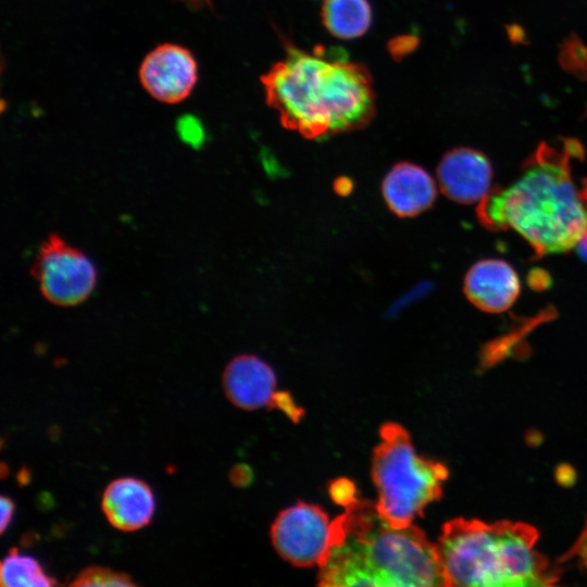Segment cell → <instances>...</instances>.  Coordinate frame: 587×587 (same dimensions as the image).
<instances>
[{
	"label": "cell",
	"instance_id": "cell-1",
	"mask_svg": "<svg viewBox=\"0 0 587 587\" xmlns=\"http://www.w3.org/2000/svg\"><path fill=\"white\" fill-rule=\"evenodd\" d=\"M580 153L574 140L561 150L540 143L512 185L490 189L478 202L479 222L490 230H515L538 257L575 249L587 222L582 188L575 186L570 164Z\"/></svg>",
	"mask_w": 587,
	"mask_h": 587
},
{
	"label": "cell",
	"instance_id": "cell-2",
	"mask_svg": "<svg viewBox=\"0 0 587 587\" xmlns=\"http://www.w3.org/2000/svg\"><path fill=\"white\" fill-rule=\"evenodd\" d=\"M320 586H447L436 545L413 524L390 526L376 503L355 499L333 520Z\"/></svg>",
	"mask_w": 587,
	"mask_h": 587
},
{
	"label": "cell",
	"instance_id": "cell-3",
	"mask_svg": "<svg viewBox=\"0 0 587 587\" xmlns=\"http://www.w3.org/2000/svg\"><path fill=\"white\" fill-rule=\"evenodd\" d=\"M261 79L283 124L309 138L363 126L374 112L367 71L334 49L287 46L284 59Z\"/></svg>",
	"mask_w": 587,
	"mask_h": 587
},
{
	"label": "cell",
	"instance_id": "cell-4",
	"mask_svg": "<svg viewBox=\"0 0 587 587\" xmlns=\"http://www.w3.org/2000/svg\"><path fill=\"white\" fill-rule=\"evenodd\" d=\"M537 540L528 524L459 517L445 523L436 547L447 586H546L557 577Z\"/></svg>",
	"mask_w": 587,
	"mask_h": 587
},
{
	"label": "cell",
	"instance_id": "cell-5",
	"mask_svg": "<svg viewBox=\"0 0 587 587\" xmlns=\"http://www.w3.org/2000/svg\"><path fill=\"white\" fill-rule=\"evenodd\" d=\"M379 437L372 461L376 509L390 526L405 528L441 497L448 471L444 464L419 455L409 433L398 423H384Z\"/></svg>",
	"mask_w": 587,
	"mask_h": 587
},
{
	"label": "cell",
	"instance_id": "cell-6",
	"mask_svg": "<svg viewBox=\"0 0 587 587\" xmlns=\"http://www.w3.org/2000/svg\"><path fill=\"white\" fill-rule=\"evenodd\" d=\"M33 275L42 296L62 307L85 301L97 284V270L89 257L54 234L41 245Z\"/></svg>",
	"mask_w": 587,
	"mask_h": 587
},
{
	"label": "cell",
	"instance_id": "cell-7",
	"mask_svg": "<svg viewBox=\"0 0 587 587\" xmlns=\"http://www.w3.org/2000/svg\"><path fill=\"white\" fill-rule=\"evenodd\" d=\"M333 521L315 504L298 502L283 510L271 527L276 552L295 566L320 565L329 549Z\"/></svg>",
	"mask_w": 587,
	"mask_h": 587
},
{
	"label": "cell",
	"instance_id": "cell-8",
	"mask_svg": "<svg viewBox=\"0 0 587 587\" xmlns=\"http://www.w3.org/2000/svg\"><path fill=\"white\" fill-rule=\"evenodd\" d=\"M223 388L228 400L243 410L276 408L292 421L302 415L291 396L276 390V376L273 369L252 354H240L225 367L222 377Z\"/></svg>",
	"mask_w": 587,
	"mask_h": 587
},
{
	"label": "cell",
	"instance_id": "cell-9",
	"mask_svg": "<svg viewBox=\"0 0 587 587\" xmlns=\"http://www.w3.org/2000/svg\"><path fill=\"white\" fill-rule=\"evenodd\" d=\"M138 76L153 99L176 104L192 92L198 82V63L187 48L165 42L148 52L141 61Z\"/></svg>",
	"mask_w": 587,
	"mask_h": 587
},
{
	"label": "cell",
	"instance_id": "cell-10",
	"mask_svg": "<svg viewBox=\"0 0 587 587\" xmlns=\"http://www.w3.org/2000/svg\"><path fill=\"white\" fill-rule=\"evenodd\" d=\"M492 167L482 152L457 148L447 152L437 167L440 190L458 203L479 202L489 191Z\"/></svg>",
	"mask_w": 587,
	"mask_h": 587
},
{
	"label": "cell",
	"instance_id": "cell-11",
	"mask_svg": "<svg viewBox=\"0 0 587 587\" xmlns=\"http://www.w3.org/2000/svg\"><path fill=\"white\" fill-rule=\"evenodd\" d=\"M520 279L514 268L503 260L476 262L466 273L463 290L478 309L489 313L507 311L520 294Z\"/></svg>",
	"mask_w": 587,
	"mask_h": 587
},
{
	"label": "cell",
	"instance_id": "cell-12",
	"mask_svg": "<svg viewBox=\"0 0 587 587\" xmlns=\"http://www.w3.org/2000/svg\"><path fill=\"white\" fill-rule=\"evenodd\" d=\"M382 192L392 213L400 217H412L433 205L437 187L433 177L422 166L401 162L385 175Z\"/></svg>",
	"mask_w": 587,
	"mask_h": 587
},
{
	"label": "cell",
	"instance_id": "cell-13",
	"mask_svg": "<svg viewBox=\"0 0 587 587\" xmlns=\"http://www.w3.org/2000/svg\"><path fill=\"white\" fill-rule=\"evenodd\" d=\"M101 508L113 527L133 532L150 523L155 502L147 483L134 477H122L107 486Z\"/></svg>",
	"mask_w": 587,
	"mask_h": 587
},
{
	"label": "cell",
	"instance_id": "cell-14",
	"mask_svg": "<svg viewBox=\"0 0 587 587\" xmlns=\"http://www.w3.org/2000/svg\"><path fill=\"white\" fill-rule=\"evenodd\" d=\"M322 16L334 36L352 39L367 30L371 8L366 0H325Z\"/></svg>",
	"mask_w": 587,
	"mask_h": 587
},
{
	"label": "cell",
	"instance_id": "cell-15",
	"mask_svg": "<svg viewBox=\"0 0 587 587\" xmlns=\"http://www.w3.org/2000/svg\"><path fill=\"white\" fill-rule=\"evenodd\" d=\"M0 578L2 586L10 587H48L58 582L48 575L40 563L33 557L21 554L13 548L1 561Z\"/></svg>",
	"mask_w": 587,
	"mask_h": 587
},
{
	"label": "cell",
	"instance_id": "cell-16",
	"mask_svg": "<svg viewBox=\"0 0 587 587\" xmlns=\"http://www.w3.org/2000/svg\"><path fill=\"white\" fill-rule=\"evenodd\" d=\"M68 585L79 587L137 586L128 574L99 565L84 569Z\"/></svg>",
	"mask_w": 587,
	"mask_h": 587
},
{
	"label": "cell",
	"instance_id": "cell-17",
	"mask_svg": "<svg viewBox=\"0 0 587 587\" xmlns=\"http://www.w3.org/2000/svg\"><path fill=\"white\" fill-rule=\"evenodd\" d=\"M176 130L185 143L199 148L205 139V132L201 121L195 115H183L177 121Z\"/></svg>",
	"mask_w": 587,
	"mask_h": 587
},
{
	"label": "cell",
	"instance_id": "cell-18",
	"mask_svg": "<svg viewBox=\"0 0 587 587\" xmlns=\"http://www.w3.org/2000/svg\"><path fill=\"white\" fill-rule=\"evenodd\" d=\"M563 58L566 67L587 75V48L580 41L569 40L563 50Z\"/></svg>",
	"mask_w": 587,
	"mask_h": 587
},
{
	"label": "cell",
	"instance_id": "cell-19",
	"mask_svg": "<svg viewBox=\"0 0 587 587\" xmlns=\"http://www.w3.org/2000/svg\"><path fill=\"white\" fill-rule=\"evenodd\" d=\"M329 494L335 502L345 507L357 499V491L353 483L345 478L333 482L330 484Z\"/></svg>",
	"mask_w": 587,
	"mask_h": 587
},
{
	"label": "cell",
	"instance_id": "cell-20",
	"mask_svg": "<svg viewBox=\"0 0 587 587\" xmlns=\"http://www.w3.org/2000/svg\"><path fill=\"white\" fill-rule=\"evenodd\" d=\"M0 502H1L0 530L3 534L13 519L15 504L13 500L7 496H1Z\"/></svg>",
	"mask_w": 587,
	"mask_h": 587
},
{
	"label": "cell",
	"instance_id": "cell-21",
	"mask_svg": "<svg viewBox=\"0 0 587 587\" xmlns=\"http://www.w3.org/2000/svg\"><path fill=\"white\" fill-rule=\"evenodd\" d=\"M580 188H582V192H583V197H584L586 210H587V179L583 180V185ZM575 249L577 250V252L583 259L587 260V222H586L585 232L582 238L579 239Z\"/></svg>",
	"mask_w": 587,
	"mask_h": 587
},
{
	"label": "cell",
	"instance_id": "cell-22",
	"mask_svg": "<svg viewBox=\"0 0 587 587\" xmlns=\"http://www.w3.org/2000/svg\"><path fill=\"white\" fill-rule=\"evenodd\" d=\"M250 473L247 472V467L239 465L235 466L230 472V479L236 485H243L248 482Z\"/></svg>",
	"mask_w": 587,
	"mask_h": 587
},
{
	"label": "cell",
	"instance_id": "cell-23",
	"mask_svg": "<svg viewBox=\"0 0 587 587\" xmlns=\"http://www.w3.org/2000/svg\"><path fill=\"white\" fill-rule=\"evenodd\" d=\"M335 188L337 189L338 193H348L349 190L352 188V185L350 184V180L340 178L337 180Z\"/></svg>",
	"mask_w": 587,
	"mask_h": 587
}]
</instances>
